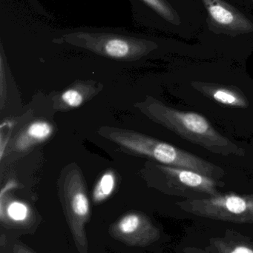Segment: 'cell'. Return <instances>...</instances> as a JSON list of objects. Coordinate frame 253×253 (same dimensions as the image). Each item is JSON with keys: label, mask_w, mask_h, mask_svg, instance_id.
<instances>
[{"label": "cell", "mask_w": 253, "mask_h": 253, "mask_svg": "<svg viewBox=\"0 0 253 253\" xmlns=\"http://www.w3.org/2000/svg\"><path fill=\"white\" fill-rule=\"evenodd\" d=\"M29 209L25 204L13 202L7 206V215L10 219L16 222H22L28 218Z\"/></svg>", "instance_id": "4fadbf2b"}, {"label": "cell", "mask_w": 253, "mask_h": 253, "mask_svg": "<svg viewBox=\"0 0 253 253\" xmlns=\"http://www.w3.org/2000/svg\"><path fill=\"white\" fill-rule=\"evenodd\" d=\"M98 132L126 153L149 158L161 165L192 169L217 180L225 175L221 167L141 132L115 126H102Z\"/></svg>", "instance_id": "7a4b0ae2"}, {"label": "cell", "mask_w": 253, "mask_h": 253, "mask_svg": "<svg viewBox=\"0 0 253 253\" xmlns=\"http://www.w3.org/2000/svg\"><path fill=\"white\" fill-rule=\"evenodd\" d=\"M155 168L171 192L187 199L217 196L221 194L220 187L224 185L221 180L210 178L192 169L161 164H157Z\"/></svg>", "instance_id": "5b68a950"}, {"label": "cell", "mask_w": 253, "mask_h": 253, "mask_svg": "<svg viewBox=\"0 0 253 253\" xmlns=\"http://www.w3.org/2000/svg\"><path fill=\"white\" fill-rule=\"evenodd\" d=\"M196 88L200 89L201 92L206 96H210L217 102L229 106L237 108H246L248 102L240 91L227 86L212 85V84H199L195 85Z\"/></svg>", "instance_id": "9c48e42d"}, {"label": "cell", "mask_w": 253, "mask_h": 253, "mask_svg": "<svg viewBox=\"0 0 253 253\" xmlns=\"http://www.w3.org/2000/svg\"><path fill=\"white\" fill-rule=\"evenodd\" d=\"M209 12L214 20L221 25H230L234 20L233 13L220 4H211Z\"/></svg>", "instance_id": "5bb4252c"}, {"label": "cell", "mask_w": 253, "mask_h": 253, "mask_svg": "<svg viewBox=\"0 0 253 253\" xmlns=\"http://www.w3.org/2000/svg\"><path fill=\"white\" fill-rule=\"evenodd\" d=\"M144 2L147 3L149 5L151 6L154 10L158 11L161 14L166 16L167 14V9L166 8L163 3L160 0H143Z\"/></svg>", "instance_id": "9a60e30c"}, {"label": "cell", "mask_w": 253, "mask_h": 253, "mask_svg": "<svg viewBox=\"0 0 253 253\" xmlns=\"http://www.w3.org/2000/svg\"><path fill=\"white\" fill-rule=\"evenodd\" d=\"M84 47L98 54L117 60H136L148 52V47L141 42L118 37L90 40L85 43Z\"/></svg>", "instance_id": "8992f818"}, {"label": "cell", "mask_w": 253, "mask_h": 253, "mask_svg": "<svg viewBox=\"0 0 253 253\" xmlns=\"http://www.w3.org/2000/svg\"><path fill=\"white\" fill-rule=\"evenodd\" d=\"M177 205L188 213L238 224H253V194H219L187 199Z\"/></svg>", "instance_id": "3957f363"}, {"label": "cell", "mask_w": 253, "mask_h": 253, "mask_svg": "<svg viewBox=\"0 0 253 253\" xmlns=\"http://www.w3.org/2000/svg\"><path fill=\"white\" fill-rule=\"evenodd\" d=\"M116 186V175L113 170L102 174L94 188L92 198L95 203L106 200L112 194Z\"/></svg>", "instance_id": "8fae6325"}, {"label": "cell", "mask_w": 253, "mask_h": 253, "mask_svg": "<svg viewBox=\"0 0 253 253\" xmlns=\"http://www.w3.org/2000/svg\"><path fill=\"white\" fill-rule=\"evenodd\" d=\"M102 88L101 83L92 80L77 81L52 98L53 108L59 111L77 109L97 96Z\"/></svg>", "instance_id": "52a82bcc"}, {"label": "cell", "mask_w": 253, "mask_h": 253, "mask_svg": "<svg viewBox=\"0 0 253 253\" xmlns=\"http://www.w3.org/2000/svg\"><path fill=\"white\" fill-rule=\"evenodd\" d=\"M211 246L216 253H253V245L244 241L228 238H218L211 240Z\"/></svg>", "instance_id": "30bf717a"}, {"label": "cell", "mask_w": 253, "mask_h": 253, "mask_svg": "<svg viewBox=\"0 0 253 253\" xmlns=\"http://www.w3.org/2000/svg\"><path fill=\"white\" fill-rule=\"evenodd\" d=\"M137 108L154 123L209 151L223 156L245 155V149L221 135L200 114L175 109L150 96L137 103Z\"/></svg>", "instance_id": "6da1fadb"}, {"label": "cell", "mask_w": 253, "mask_h": 253, "mask_svg": "<svg viewBox=\"0 0 253 253\" xmlns=\"http://www.w3.org/2000/svg\"><path fill=\"white\" fill-rule=\"evenodd\" d=\"M144 219L138 213H129L124 215L117 224V230L121 236H130L139 231L143 227Z\"/></svg>", "instance_id": "7c38bea8"}, {"label": "cell", "mask_w": 253, "mask_h": 253, "mask_svg": "<svg viewBox=\"0 0 253 253\" xmlns=\"http://www.w3.org/2000/svg\"><path fill=\"white\" fill-rule=\"evenodd\" d=\"M62 193L73 236L83 252H86L87 244L84 225L90 213V202L86 182L78 167L70 168L65 174Z\"/></svg>", "instance_id": "277c9868"}, {"label": "cell", "mask_w": 253, "mask_h": 253, "mask_svg": "<svg viewBox=\"0 0 253 253\" xmlns=\"http://www.w3.org/2000/svg\"><path fill=\"white\" fill-rule=\"evenodd\" d=\"M54 132L51 123L44 120L30 123L21 129L13 144V150L19 153L29 152L51 138Z\"/></svg>", "instance_id": "ba28073f"}]
</instances>
